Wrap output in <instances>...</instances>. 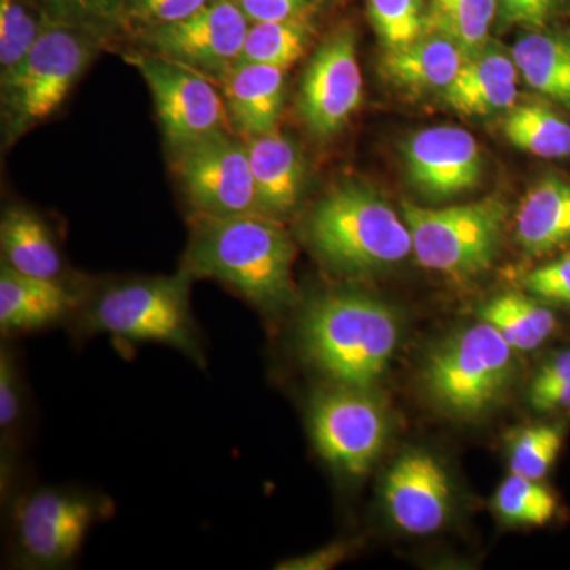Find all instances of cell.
I'll return each mask as SVG.
<instances>
[{
  "label": "cell",
  "mask_w": 570,
  "mask_h": 570,
  "mask_svg": "<svg viewBox=\"0 0 570 570\" xmlns=\"http://www.w3.org/2000/svg\"><path fill=\"white\" fill-rule=\"evenodd\" d=\"M295 245L281 220L264 214L195 216L183 272L228 285L275 316L294 303Z\"/></svg>",
  "instance_id": "obj_1"
},
{
  "label": "cell",
  "mask_w": 570,
  "mask_h": 570,
  "mask_svg": "<svg viewBox=\"0 0 570 570\" xmlns=\"http://www.w3.org/2000/svg\"><path fill=\"white\" fill-rule=\"evenodd\" d=\"M298 341L307 363L333 384L371 390L395 354L400 318L373 296L330 292L307 302Z\"/></svg>",
  "instance_id": "obj_2"
},
{
  "label": "cell",
  "mask_w": 570,
  "mask_h": 570,
  "mask_svg": "<svg viewBox=\"0 0 570 570\" xmlns=\"http://www.w3.org/2000/svg\"><path fill=\"white\" fill-rule=\"evenodd\" d=\"M306 238L328 268L366 276L406 261L414 250L406 220L365 183L333 187L306 220Z\"/></svg>",
  "instance_id": "obj_3"
},
{
  "label": "cell",
  "mask_w": 570,
  "mask_h": 570,
  "mask_svg": "<svg viewBox=\"0 0 570 570\" xmlns=\"http://www.w3.org/2000/svg\"><path fill=\"white\" fill-rule=\"evenodd\" d=\"M96 36L85 26L52 17L36 47L2 82L6 142L50 119L92 62Z\"/></svg>",
  "instance_id": "obj_4"
},
{
  "label": "cell",
  "mask_w": 570,
  "mask_h": 570,
  "mask_svg": "<svg viewBox=\"0 0 570 570\" xmlns=\"http://www.w3.org/2000/svg\"><path fill=\"white\" fill-rule=\"evenodd\" d=\"M193 279L181 269L175 276L108 285L92 296L82 322L94 333L165 344L202 363L204 351L189 302Z\"/></svg>",
  "instance_id": "obj_5"
},
{
  "label": "cell",
  "mask_w": 570,
  "mask_h": 570,
  "mask_svg": "<svg viewBox=\"0 0 570 570\" xmlns=\"http://www.w3.org/2000/svg\"><path fill=\"white\" fill-rule=\"evenodd\" d=\"M512 377L513 348L483 321L439 343L422 370L428 396L460 419H475L497 406Z\"/></svg>",
  "instance_id": "obj_6"
},
{
  "label": "cell",
  "mask_w": 570,
  "mask_h": 570,
  "mask_svg": "<svg viewBox=\"0 0 570 570\" xmlns=\"http://www.w3.org/2000/svg\"><path fill=\"white\" fill-rule=\"evenodd\" d=\"M508 214L499 197L448 208L403 204L420 264L460 283L483 275L494 264Z\"/></svg>",
  "instance_id": "obj_7"
},
{
  "label": "cell",
  "mask_w": 570,
  "mask_h": 570,
  "mask_svg": "<svg viewBox=\"0 0 570 570\" xmlns=\"http://www.w3.org/2000/svg\"><path fill=\"white\" fill-rule=\"evenodd\" d=\"M127 62L145 78L171 151L230 129L224 96L213 78L148 51L130 52Z\"/></svg>",
  "instance_id": "obj_8"
},
{
  "label": "cell",
  "mask_w": 570,
  "mask_h": 570,
  "mask_svg": "<svg viewBox=\"0 0 570 570\" xmlns=\"http://www.w3.org/2000/svg\"><path fill=\"white\" fill-rule=\"evenodd\" d=\"M175 154V174L195 216L258 213L245 138L220 132Z\"/></svg>",
  "instance_id": "obj_9"
},
{
  "label": "cell",
  "mask_w": 570,
  "mask_h": 570,
  "mask_svg": "<svg viewBox=\"0 0 570 570\" xmlns=\"http://www.w3.org/2000/svg\"><path fill=\"white\" fill-rule=\"evenodd\" d=\"M309 425L322 459L344 474H366L387 439V417L370 390L335 385L311 404Z\"/></svg>",
  "instance_id": "obj_10"
},
{
  "label": "cell",
  "mask_w": 570,
  "mask_h": 570,
  "mask_svg": "<svg viewBox=\"0 0 570 570\" xmlns=\"http://www.w3.org/2000/svg\"><path fill=\"white\" fill-rule=\"evenodd\" d=\"M104 513L102 501L82 491H33L22 499L14 517V534L22 560L41 569L69 564Z\"/></svg>",
  "instance_id": "obj_11"
},
{
  "label": "cell",
  "mask_w": 570,
  "mask_h": 570,
  "mask_svg": "<svg viewBox=\"0 0 570 570\" xmlns=\"http://www.w3.org/2000/svg\"><path fill=\"white\" fill-rule=\"evenodd\" d=\"M250 20L236 0H209L181 21L137 36L142 50L220 80L242 61Z\"/></svg>",
  "instance_id": "obj_12"
},
{
  "label": "cell",
  "mask_w": 570,
  "mask_h": 570,
  "mask_svg": "<svg viewBox=\"0 0 570 570\" xmlns=\"http://www.w3.org/2000/svg\"><path fill=\"white\" fill-rule=\"evenodd\" d=\"M356 55L355 29L343 24L325 37L307 63L298 110L317 140L343 132L362 104L363 77Z\"/></svg>",
  "instance_id": "obj_13"
},
{
  "label": "cell",
  "mask_w": 570,
  "mask_h": 570,
  "mask_svg": "<svg viewBox=\"0 0 570 570\" xmlns=\"http://www.w3.org/2000/svg\"><path fill=\"white\" fill-rule=\"evenodd\" d=\"M404 160L412 186L431 200L468 193L483 175L479 141L461 127H430L415 134L404 146Z\"/></svg>",
  "instance_id": "obj_14"
},
{
  "label": "cell",
  "mask_w": 570,
  "mask_h": 570,
  "mask_svg": "<svg viewBox=\"0 0 570 570\" xmlns=\"http://www.w3.org/2000/svg\"><path fill=\"white\" fill-rule=\"evenodd\" d=\"M390 519L407 534H433L444 527L452 505L448 471L425 450H409L395 461L382 485Z\"/></svg>",
  "instance_id": "obj_15"
},
{
  "label": "cell",
  "mask_w": 570,
  "mask_h": 570,
  "mask_svg": "<svg viewBox=\"0 0 570 570\" xmlns=\"http://www.w3.org/2000/svg\"><path fill=\"white\" fill-rule=\"evenodd\" d=\"M253 170L258 213L281 220L305 197L307 165L302 149L287 135L273 132L245 138Z\"/></svg>",
  "instance_id": "obj_16"
},
{
  "label": "cell",
  "mask_w": 570,
  "mask_h": 570,
  "mask_svg": "<svg viewBox=\"0 0 570 570\" xmlns=\"http://www.w3.org/2000/svg\"><path fill=\"white\" fill-rule=\"evenodd\" d=\"M519 78L512 52L489 41L464 59L455 80L444 91V100L464 116L509 111L519 97Z\"/></svg>",
  "instance_id": "obj_17"
},
{
  "label": "cell",
  "mask_w": 570,
  "mask_h": 570,
  "mask_svg": "<svg viewBox=\"0 0 570 570\" xmlns=\"http://www.w3.org/2000/svg\"><path fill=\"white\" fill-rule=\"evenodd\" d=\"M232 127L243 138L277 130L285 102V70L239 61L219 80Z\"/></svg>",
  "instance_id": "obj_18"
},
{
  "label": "cell",
  "mask_w": 570,
  "mask_h": 570,
  "mask_svg": "<svg viewBox=\"0 0 570 570\" xmlns=\"http://www.w3.org/2000/svg\"><path fill=\"white\" fill-rule=\"evenodd\" d=\"M78 296L59 279L0 269V330L2 335L43 328L77 309Z\"/></svg>",
  "instance_id": "obj_19"
},
{
  "label": "cell",
  "mask_w": 570,
  "mask_h": 570,
  "mask_svg": "<svg viewBox=\"0 0 570 570\" xmlns=\"http://www.w3.org/2000/svg\"><path fill=\"white\" fill-rule=\"evenodd\" d=\"M517 242L531 257L570 246V179L550 175L532 184L517 213Z\"/></svg>",
  "instance_id": "obj_20"
},
{
  "label": "cell",
  "mask_w": 570,
  "mask_h": 570,
  "mask_svg": "<svg viewBox=\"0 0 570 570\" xmlns=\"http://www.w3.org/2000/svg\"><path fill=\"white\" fill-rule=\"evenodd\" d=\"M466 55L449 37L428 32L401 50L385 51L381 70L385 80L403 91L444 92L463 66Z\"/></svg>",
  "instance_id": "obj_21"
},
{
  "label": "cell",
  "mask_w": 570,
  "mask_h": 570,
  "mask_svg": "<svg viewBox=\"0 0 570 570\" xmlns=\"http://www.w3.org/2000/svg\"><path fill=\"white\" fill-rule=\"evenodd\" d=\"M2 265L21 275L59 279L62 257L47 223L24 206H11L0 220Z\"/></svg>",
  "instance_id": "obj_22"
},
{
  "label": "cell",
  "mask_w": 570,
  "mask_h": 570,
  "mask_svg": "<svg viewBox=\"0 0 570 570\" xmlns=\"http://www.w3.org/2000/svg\"><path fill=\"white\" fill-rule=\"evenodd\" d=\"M513 61L524 82L570 110V33L528 31L512 48Z\"/></svg>",
  "instance_id": "obj_23"
},
{
  "label": "cell",
  "mask_w": 570,
  "mask_h": 570,
  "mask_svg": "<svg viewBox=\"0 0 570 570\" xmlns=\"http://www.w3.org/2000/svg\"><path fill=\"white\" fill-rule=\"evenodd\" d=\"M513 351L531 352L542 346L557 328V317L538 298L521 294L494 296L479 309Z\"/></svg>",
  "instance_id": "obj_24"
},
{
  "label": "cell",
  "mask_w": 570,
  "mask_h": 570,
  "mask_svg": "<svg viewBox=\"0 0 570 570\" xmlns=\"http://www.w3.org/2000/svg\"><path fill=\"white\" fill-rule=\"evenodd\" d=\"M318 13L285 20L250 22L242 61L291 69L309 50L317 33Z\"/></svg>",
  "instance_id": "obj_25"
},
{
  "label": "cell",
  "mask_w": 570,
  "mask_h": 570,
  "mask_svg": "<svg viewBox=\"0 0 570 570\" xmlns=\"http://www.w3.org/2000/svg\"><path fill=\"white\" fill-rule=\"evenodd\" d=\"M502 130L515 148L540 159L570 157V122L547 105L523 104L510 108Z\"/></svg>",
  "instance_id": "obj_26"
},
{
  "label": "cell",
  "mask_w": 570,
  "mask_h": 570,
  "mask_svg": "<svg viewBox=\"0 0 570 570\" xmlns=\"http://www.w3.org/2000/svg\"><path fill=\"white\" fill-rule=\"evenodd\" d=\"M497 14V0H428L426 33L449 37L468 58L489 43Z\"/></svg>",
  "instance_id": "obj_27"
},
{
  "label": "cell",
  "mask_w": 570,
  "mask_h": 570,
  "mask_svg": "<svg viewBox=\"0 0 570 570\" xmlns=\"http://www.w3.org/2000/svg\"><path fill=\"white\" fill-rule=\"evenodd\" d=\"M50 20L31 0H0V77L29 55Z\"/></svg>",
  "instance_id": "obj_28"
},
{
  "label": "cell",
  "mask_w": 570,
  "mask_h": 570,
  "mask_svg": "<svg viewBox=\"0 0 570 570\" xmlns=\"http://www.w3.org/2000/svg\"><path fill=\"white\" fill-rule=\"evenodd\" d=\"M371 24L385 51L401 50L426 33L428 0H366Z\"/></svg>",
  "instance_id": "obj_29"
},
{
  "label": "cell",
  "mask_w": 570,
  "mask_h": 570,
  "mask_svg": "<svg viewBox=\"0 0 570 570\" xmlns=\"http://www.w3.org/2000/svg\"><path fill=\"white\" fill-rule=\"evenodd\" d=\"M494 508L508 523L543 527L557 513L558 501L540 480L512 474L499 487Z\"/></svg>",
  "instance_id": "obj_30"
},
{
  "label": "cell",
  "mask_w": 570,
  "mask_h": 570,
  "mask_svg": "<svg viewBox=\"0 0 570 570\" xmlns=\"http://www.w3.org/2000/svg\"><path fill=\"white\" fill-rule=\"evenodd\" d=\"M564 442L557 425H538L521 431L510 449V472L521 478L542 480L549 474Z\"/></svg>",
  "instance_id": "obj_31"
},
{
  "label": "cell",
  "mask_w": 570,
  "mask_h": 570,
  "mask_svg": "<svg viewBox=\"0 0 570 570\" xmlns=\"http://www.w3.org/2000/svg\"><path fill=\"white\" fill-rule=\"evenodd\" d=\"M208 2L209 0H121L112 22L140 36L151 29L181 21Z\"/></svg>",
  "instance_id": "obj_32"
},
{
  "label": "cell",
  "mask_w": 570,
  "mask_h": 570,
  "mask_svg": "<svg viewBox=\"0 0 570 570\" xmlns=\"http://www.w3.org/2000/svg\"><path fill=\"white\" fill-rule=\"evenodd\" d=\"M523 285L539 302L570 307V250L532 269Z\"/></svg>",
  "instance_id": "obj_33"
},
{
  "label": "cell",
  "mask_w": 570,
  "mask_h": 570,
  "mask_svg": "<svg viewBox=\"0 0 570 570\" xmlns=\"http://www.w3.org/2000/svg\"><path fill=\"white\" fill-rule=\"evenodd\" d=\"M498 21L504 26H521L528 31L549 28L564 10L568 0H497Z\"/></svg>",
  "instance_id": "obj_34"
},
{
  "label": "cell",
  "mask_w": 570,
  "mask_h": 570,
  "mask_svg": "<svg viewBox=\"0 0 570 570\" xmlns=\"http://www.w3.org/2000/svg\"><path fill=\"white\" fill-rule=\"evenodd\" d=\"M21 412L20 377L9 347L0 351V431L2 439L10 438Z\"/></svg>",
  "instance_id": "obj_35"
},
{
  "label": "cell",
  "mask_w": 570,
  "mask_h": 570,
  "mask_svg": "<svg viewBox=\"0 0 570 570\" xmlns=\"http://www.w3.org/2000/svg\"><path fill=\"white\" fill-rule=\"evenodd\" d=\"M52 17L91 29L96 22H112L121 0H45Z\"/></svg>",
  "instance_id": "obj_36"
},
{
  "label": "cell",
  "mask_w": 570,
  "mask_h": 570,
  "mask_svg": "<svg viewBox=\"0 0 570 570\" xmlns=\"http://www.w3.org/2000/svg\"><path fill=\"white\" fill-rule=\"evenodd\" d=\"M250 22L285 20L318 13L328 0H236Z\"/></svg>",
  "instance_id": "obj_37"
},
{
  "label": "cell",
  "mask_w": 570,
  "mask_h": 570,
  "mask_svg": "<svg viewBox=\"0 0 570 570\" xmlns=\"http://www.w3.org/2000/svg\"><path fill=\"white\" fill-rule=\"evenodd\" d=\"M351 547L343 542L330 543L302 557L291 558L276 566L279 570H328L346 560Z\"/></svg>",
  "instance_id": "obj_38"
},
{
  "label": "cell",
  "mask_w": 570,
  "mask_h": 570,
  "mask_svg": "<svg viewBox=\"0 0 570 570\" xmlns=\"http://www.w3.org/2000/svg\"><path fill=\"white\" fill-rule=\"evenodd\" d=\"M528 400L535 411L553 412L570 407V379L542 390H531Z\"/></svg>",
  "instance_id": "obj_39"
},
{
  "label": "cell",
  "mask_w": 570,
  "mask_h": 570,
  "mask_svg": "<svg viewBox=\"0 0 570 570\" xmlns=\"http://www.w3.org/2000/svg\"><path fill=\"white\" fill-rule=\"evenodd\" d=\"M570 379V351L560 352V354L551 356L549 362L543 363L542 367L532 379L531 390H542L551 387V385L560 384V382Z\"/></svg>",
  "instance_id": "obj_40"
}]
</instances>
